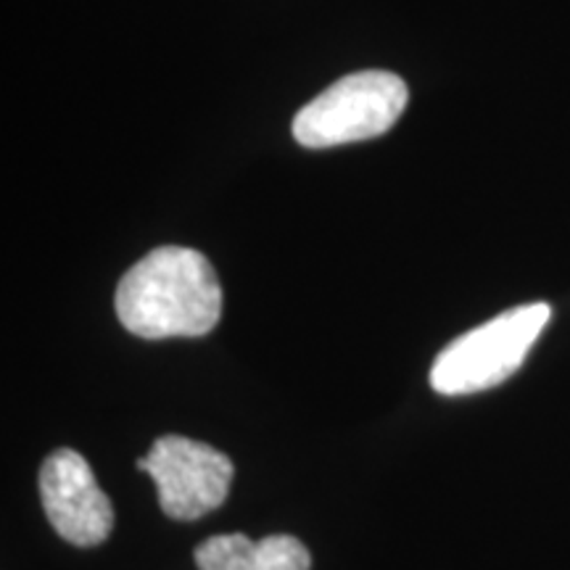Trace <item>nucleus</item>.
<instances>
[{
    "label": "nucleus",
    "instance_id": "f257e3e1",
    "mask_svg": "<svg viewBox=\"0 0 570 570\" xmlns=\"http://www.w3.org/2000/svg\"><path fill=\"white\" fill-rule=\"evenodd\" d=\"M114 306L138 338H198L223 317V285L202 252L161 246L127 269Z\"/></svg>",
    "mask_w": 570,
    "mask_h": 570
},
{
    "label": "nucleus",
    "instance_id": "f03ea898",
    "mask_svg": "<svg viewBox=\"0 0 570 570\" xmlns=\"http://www.w3.org/2000/svg\"><path fill=\"white\" fill-rule=\"evenodd\" d=\"M550 304H523L454 338L431 367V386L444 396H465L504 383L523 365L547 323Z\"/></svg>",
    "mask_w": 570,
    "mask_h": 570
},
{
    "label": "nucleus",
    "instance_id": "7ed1b4c3",
    "mask_svg": "<svg viewBox=\"0 0 570 570\" xmlns=\"http://www.w3.org/2000/svg\"><path fill=\"white\" fill-rule=\"evenodd\" d=\"M410 101L407 85L391 71L341 77L294 119V138L306 148H333L389 132Z\"/></svg>",
    "mask_w": 570,
    "mask_h": 570
},
{
    "label": "nucleus",
    "instance_id": "20e7f679",
    "mask_svg": "<svg viewBox=\"0 0 570 570\" xmlns=\"http://www.w3.org/2000/svg\"><path fill=\"white\" fill-rule=\"evenodd\" d=\"M138 470L156 483L161 510L175 520H198L227 499L233 462L204 441L161 436L151 452L138 460Z\"/></svg>",
    "mask_w": 570,
    "mask_h": 570
},
{
    "label": "nucleus",
    "instance_id": "39448f33",
    "mask_svg": "<svg viewBox=\"0 0 570 570\" xmlns=\"http://www.w3.org/2000/svg\"><path fill=\"white\" fill-rule=\"evenodd\" d=\"M40 499L48 523L75 547H96L114 529L111 499L75 449H56L40 468Z\"/></svg>",
    "mask_w": 570,
    "mask_h": 570
},
{
    "label": "nucleus",
    "instance_id": "423d86ee",
    "mask_svg": "<svg viewBox=\"0 0 570 570\" xmlns=\"http://www.w3.org/2000/svg\"><path fill=\"white\" fill-rule=\"evenodd\" d=\"M198 570H309V550L288 533L254 541L244 533H219L196 547Z\"/></svg>",
    "mask_w": 570,
    "mask_h": 570
}]
</instances>
